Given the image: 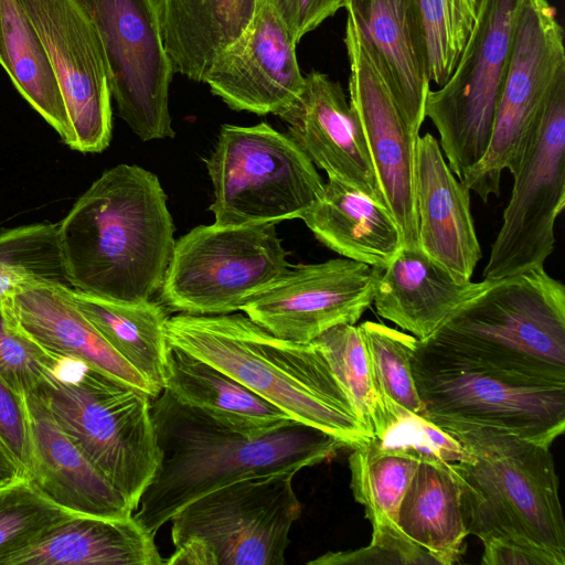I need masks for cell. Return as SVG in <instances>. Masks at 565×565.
<instances>
[{
	"instance_id": "6da1fadb",
	"label": "cell",
	"mask_w": 565,
	"mask_h": 565,
	"mask_svg": "<svg viewBox=\"0 0 565 565\" xmlns=\"http://www.w3.org/2000/svg\"><path fill=\"white\" fill-rule=\"evenodd\" d=\"M159 462L134 518L150 534L195 499L234 481L296 471L333 457L340 439L292 418L267 422L151 398Z\"/></svg>"
},
{
	"instance_id": "7a4b0ae2",
	"label": "cell",
	"mask_w": 565,
	"mask_h": 565,
	"mask_svg": "<svg viewBox=\"0 0 565 565\" xmlns=\"http://www.w3.org/2000/svg\"><path fill=\"white\" fill-rule=\"evenodd\" d=\"M173 234L158 177L136 164H118L96 179L58 223L68 284L107 300H150L162 286Z\"/></svg>"
},
{
	"instance_id": "3957f363",
	"label": "cell",
	"mask_w": 565,
	"mask_h": 565,
	"mask_svg": "<svg viewBox=\"0 0 565 565\" xmlns=\"http://www.w3.org/2000/svg\"><path fill=\"white\" fill-rule=\"evenodd\" d=\"M167 339L231 375L290 418L355 448L372 437L312 341L278 338L241 313L168 318Z\"/></svg>"
},
{
	"instance_id": "277c9868",
	"label": "cell",
	"mask_w": 565,
	"mask_h": 565,
	"mask_svg": "<svg viewBox=\"0 0 565 565\" xmlns=\"http://www.w3.org/2000/svg\"><path fill=\"white\" fill-rule=\"evenodd\" d=\"M448 433L472 457L450 463L468 535L543 550L565 565V523L550 446L491 428Z\"/></svg>"
},
{
	"instance_id": "5b68a950",
	"label": "cell",
	"mask_w": 565,
	"mask_h": 565,
	"mask_svg": "<svg viewBox=\"0 0 565 565\" xmlns=\"http://www.w3.org/2000/svg\"><path fill=\"white\" fill-rule=\"evenodd\" d=\"M428 339L514 377L565 383V286L544 267L488 280Z\"/></svg>"
},
{
	"instance_id": "8992f818",
	"label": "cell",
	"mask_w": 565,
	"mask_h": 565,
	"mask_svg": "<svg viewBox=\"0 0 565 565\" xmlns=\"http://www.w3.org/2000/svg\"><path fill=\"white\" fill-rule=\"evenodd\" d=\"M51 355L33 393L135 511L159 462L151 397L79 360Z\"/></svg>"
},
{
	"instance_id": "52a82bcc",
	"label": "cell",
	"mask_w": 565,
	"mask_h": 565,
	"mask_svg": "<svg viewBox=\"0 0 565 565\" xmlns=\"http://www.w3.org/2000/svg\"><path fill=\"white\" fill-rule=\"evenodd\" d=\"M411 365L423 416L447 431L491 428L547 446L564 433L565 383L514 377L430 339Z\"/></svg>"
},
{
	"instance_id": "ba28073f",
	"label": "cell",
	"mask_w": 565,
	"mask_h": 565,
	"mask_svg": "<svg viewBox=\"0 0 565 565\" xmlns=\"http://www.w3.org/2000/svg\"><path fill=\"white\" fill-rule=\"evenodd\" d=\"M206 169L214 194L210 211L221 225L302 218L324 185L298 145L265 121L223 125Z\"/></svg>"
},
{
	"instance_id": "9c48e42d",
	"label": "cell",
	"mask_w": 565,
	"mask_h": 565,
	"mask_svg": "<svg viewBox=\"0 0 565 565\" xmlns=\"http://www.w3.org/2000/svg\"><path fill=\"white\" fill-rule=\"evenodd\" d=\"M275 224L199 225L175 243L160 300L189 315L242 310L291 267Z\"/></svg>"
},
{
	"instance_id": "30bf717a",
	"label": "cell",
	"mask_w": 565,
	"mask_h": 565,
	"mask_svg": "<svg viewBox=\"0 0 565 565\" xmlns=\"http://www.w3.org/2000/svg\"><path fill=\"white\" fill-rule=\"evenodd\" d=\"M523 2L481 0L451 75L427 95L425 117L460 181L488 150Z\"/></svg>"
},
{
	"instance_id": "8fae6325",
	"label": "cell",
	"mask_w": 565,
	"mask_h": 565,
	"mask_svg": "<svg viewBox=\"0 0 565 565\" xmlns=\"http://www.w3.org/2000/svg\"><path fill=\"white\" fill-rule=\"evenodd\" d=\"M296 471L244 478L220 487L172 516L174 546L202 547L209 565H284L301 503Z\"/></svg>"
},
{
	"instance_id": "7c38bea8",
	"label": "cell",
	"mask_w": 565,
	"mask_h": 565,
	"mask_svg": "<svg viewBox=\"0 0 565 565\" xmlns=\"http://www.w3.org/2000/svg\"><path fill=\"white\" fill-rule=\"evenodd\" d=\"M483 280L544 267L565 206V68L557 74L530 132Z\"/></svg>"
},
{
	"instance_id": "4fadbf2b",
	"label": "cell",
	"mask_w": 565,
	"mask_h": 565,
	"mask_svg": "<svg viewBox=\"0 0 565 565\" xmlns=\"http://www.w3.org/2000/svg\"><path fill=\"white\" fill-rule=\"evenodd\" d=\"M563 68L564 31L555 8L548 0H524L488 150L461 180L482 202L499 196L503 170L516 172L530 132Z\"/></svg>"
},
{
	"instance_id": "5bb4252c",
	"label": "cell",
	"mask_w": 565,
	"mask_h": 565,
	"mask_svg": "<svg viewBox=\"0 0 565 565\" xmlns=\"http://www.w3.org/2000/svg\"><path fill=\"white\" fill-rule=\"evenodd\" d=\"M104 49L118 115L142 140L173 138L160 0H79Z\"/></svg>"
},
{
	"instance_id": "9a60e30c",
	"label": "cell",
	"mask_w": 565,
	"mask_h": 565,
	"mask_svg": "<svg viewBox=\"0 0 565 565\" xmlns=\"http://www.w3.org/2000/svg\"><path fill=\"white\" fill-rule=\"evenodd\" d=\"M33 24L64 98L73 150H105L113 110L107 62L98 32L79 0H17Z\"/></svg>"
},
{
	"instance_id": "2e32d148",
	"label": "cell",
	"mask_w": 565,
	"mask_h": 565,
	"mask_svg": "<svg viewBox=\"0 0 565 565\" xmlns=\"http://www.w3.org/2000/svg\"><path fill=\"white\" fill-rule=\"evenodd\" d=\"M379 273L344 257L297 265L242 310L278 338L312 342L332 327L359 321L373 303Z\"/></svg>"
},
{
	"instance_id": "e0dca14e",
	"label": "cell",
	"mask_w": 565,
	"mask_h": 565,
	"mask_svg": "<svg viewBox=\"0 0 565 565\" xmlns=\"http://www.w3.org/2000/svg\"><path fill=\"white\" fill-rule=\"evenodd\" d=\"M344 44L350 65L349 102L363 128L387 209L403 246L420 248L415 198V136L404 121L373 54L348 17Z\"/></svg>"
},
{
	"instance_id": "ac0fdd59",
	"label": "cell",
	"mask_w": 565,
	"mask_h": 565,
	"mask_svg": "<svg viewBox=\"0 0 565 565\" xmlns=\"http://www.w3.org/2000/svg\"><path fill=\"white\" fill-rule=\"evenodd\" d=\"M296 43L263 1L248 28L213 61L203 82L230 108L278 115L305 85Z\"/></svg>"
},
{
	"instance_id": "d6986e66",
	"label": "cell",
	"mask_w": 565,
	"mask_h": 565,
	"mask_svg": "<svg viewBox=\"0 0 565 565\" xmlns=\"http://www.w3.org/2000/svg\"><path fill=\"white\" fill-rule=\"evenodd\" d=\"M277 116L288 125V136L328 179L386 206L362 125L339 82L311 71L299 96Z\"/></svg>"
},
{
	"instance_id": "ffe728a7",
	"label": "cell",
	"mask_w": 565,
	"mask_h": 565,
	"mask_svg": "<svg viewBox=\"0 0 565 565\" xmlns=\"http://www.w3.org/2000/svg\"><path fill=\"white\" fill-rule=\"evenodd\" d=\"M409 130L419 136L430 90L425 22L419 0H345Z\"/></svg>"
},
{
	"instance_id": "44dd1931",
	"label": "cell",
	"mask_w": 565,
	"mask_h": 565,
	"mask_svg": "<svg viewBox=\"0 0 565 565\" xmlns=\"http://www.w3.org/2000/svg\"><path fill=\"white\" fill-rule=\"evenodd\" d=\"M415 198L420 248L458 281H469L481 259L470 191L445 160L438 140L418 136Z\"/></svg>"
},
{
	"instance_id": "7402d4cb",
	"label": "cell",
	"mask_w": 565,
	"mask_h": 565,
	"mask_svg": "<svg viewBox=\"0 0 565 565\" xmlns=\"http://www.w3.org/2000/svg\"><path fill=\"white\" fill-rule=\"evenodd\" d=\"M30 441L28 478L57 507L79 514L122 519L134 510L57 425L36 393L22 397Z\"/></svg>"
},
{
	"instance_id": "603a6c76",
	"label": "cell",
	"mask_w": 565,
	"mask_h": 565,
	"mask_svg": "<svg viewBox=\"0 0 565 565\" xmlns=\"http://www.w3.org/2000/svg\"><path fill=\"white\" fill-rule=\"evenodd\" d=\"M61 285L31 284L2 299L0 308L17 330L46 352L79 360L156 397L154 388L106 342Z\"/></svg>"
},
{
	"instance_id": "cb8c5ba5",
	"label": "cell",
	"mask_w": 565,
	"mask_h": 565,
	"mask_svg": "<svg viewBox=\"0 0 565 565\" xmlns=\"http://www.w3.org/2000/svg\"><path fill=\"white\" fill-rule=\"evenodd\" d=\"M487 284L488 280L458 281L422 248L403 246L380 269L373 305L379 316L418 340H426Z\"/></svg>"
},
{
	"instance_id": "d4e9b609",
	"label": "cell",
	"mask_w": 565,
	"mask_h": 565,
	"mask_svg": "<svg viewBox=\"0 0 565 565\" xmlns=\"http://www.w3.org/2000/svg\"><path fill=\"white\" fill-rule=\"evenodd\" d=\"M162 565L154 535L134 518L71 513L0 565Z\"/></svg>"
},
{
	"instance_id": "484cf974",
	"label": "cell",
	"mask_w": 565,
	"mask_h": 565,
	"mask_svg": "<svg viewBox=\"0 0 565 565\" xmlns=\"http://www.w3.org/2000/svg\"><path fill=\"white\" fill-rule=\"evenodd\" d=\"M301 220L324 246L374 268H385L403 247L390 210L334 179H328L320 199Z\"/></svg>"
},
{
	"instance_id": "4316f807",
	"label": "cell",
	"mask_w": 565,
	"mask_h": 565,
	"mask_svg": "<svg viewBox=\"0 0 565 565\" xmlns=\"http://www.w3.org/2000/svg\"><path fill=\"white\" fill-rule=\"evenodd\" d=\"M264 0H160L174 71L203 82L214 58L248 28Z\"/></svg>"
},
{
	"instance_id": "83f0119b",
	"label": "cell",
	"mask_w": 565,
	"mask_h": 565,
	"mask_svg": "<svg viewBox=\"0 0 565 565\" xmlns=\"http://www.w3.org/2000/svg\"><path fill=\"white\" fill-rule=\"evenodd\" d=\"M61 288L106 342L160 394L170 348L163 307L151 300H107L67 285Z\"/></svg>"
},
{
	"instance_id": "f1b7e54d",
	"label": "cell",
	"mask_w": 565,
	"mask_h": 565,
	"mask_svg": "<svg viewBox=\"0 0 565 565\" xmlns=\"http://www.w3.org/2000/svg\"><path fill=\"white\" fill-rule=\"evenodd\" d=\"M396 523L441 565L460 559L468 532L461 513L460 489L450 463H418L401 501Z\"/></svg>"
},
{
	"instance_id": "f546056e",
	"label": "cell",
	"mask_w": 565,
	"mask_h": 565,
	"mask_svg": "<svg viewBox=\"0 0 565 565\" xmlns=\"http://www.w3.org/2000/svg\"><path fill=\"white\" fill-rule=\"evenodd\" d=\"M0 65L31 107L71 141V125L46 51L17 0H0Z\"/></svg>"
},
{
	"instance_id": "4dcf8cb0",
	"label": "cell",
	"mask_w": 565,
	"mask_h": 565,
	"mask_svg": "<svg viewBox=\"0 0 565 565\" xmlns=\"http://www.w3.org/2000/svg\"><path fill=\"white\" fill-rule=\"evenodd\" d=\"M164 388L185 404L215 413L267 422L290 418L231 375L174 347L168 352Z\"/></svg>"
},
{
	"instance_id": "1f68e13d",
	"label": "cell",
	"mask_w": 565,
	"mask_h": 565,
	"mask_svg": "<svg viewBox=\"0 0 565 565\" xmlns=\"http://www.w3.org/2000/svg\"><path fill=\"white\" fill-rule=\"evenodd\" d=\"M371 426L365 445L383 454L399 455L419 462L471 461L470 452L450 433L426 417L406 409L386 396Z\"/></svg>"
},
{
	"instance_id": "d6a6232c",
	"label": "cell",
	"mask_w": 565,
	"mask_h": 565,
	"mask_svg": "<svg viewBox=\"0 0 565 565\" xmlns=\"http://www.w3.org/2000/svg\"><path fill=\"white\" fill-rule=\"evenodd\" d=\"M36 282L70 286L58 223L40 222L0 231V303Z\"/></svg>"
},
{
	"instance_id": "836d02e7",
	"label": "cell",
	"mask_w": 565,
	"mask_h": 565,
	"mask_svg": "<svg viewBox=\"0 0 565 565\" xmlns=\"http://www.w3.org/2000/svg\"><path fill=\"white\" fill-rule=\"evenodd\" d=\"M418 463L409 457L376 452L365 444L353 448L349 457L350 486L369 521L375 516L397 521L401 501Z\"/></svg>"
},
{
	"instance_id": "e575fe53",
	"label": "cell",
	"mask_w": 565,
	"mask_h": 565,
	"mask_svg": "<svg viewBox=\"0 0 565 565\" xmlns=\"http://www.w3.org/2000/svg\"><path fill=\"white\" fill-rule=\"evenodd\" d=\"M313 342L324 355L356 415L371 431L373 419L383 406V398L377 392L359 327H332Z\"/></svg>"
},
{
	"instance_id": "d590c367",
	"label": "cell",
	"mask_w": 565,
	"mask_h": 565,
	"mask_svg": "<svg viewBox=\"0 0 565 565\" xmlns=\"http://www.w3.org/2000/svg\"><path fill=\"white\" fill-rule=\"evenodd\" d=\"M358 327L379 394L423 416L411 365L418 339L380 322L365 321Z\"/></svg>"
},
{
	"instance_id": "8d00e7d4",
	"label": "cell",
	"mask_w": 565,
	"mask_h": 565,
	"mask_svg": "<svg viewBox=\"0 0 565 565\" xmlns=\"http://www.w3.org/2000/svg\"><path fill=\"white\" fill-rule=\"evenodd\" d=\"M481 0H419L426 28L430 82H447L476 20Z\"/></svg>"
},
{
	"instance_id": "74e56055",
	"label": "cell",
	"mask_w": 565,
	"mask_h": 565,
	"mask_svg": "<svg viewBox=\"0 0 565 565\" xmlns=\"http://www.w3.org/2000/svg\"><path fill=\"white\" fill-rule=\"evenodd\" d=\"M71 513L44 498L29 478L0 486V563Z\"/></svg>"
},
{
	"instance_id": "f35d334b",
	"label": "cell",
	"mask_w": 565,
	"mask_h": 565,
	"mask_svg": "<svg viewBox=\"0 0 565 565\" xmlns=\"http://www.w3.org/2000/svg\"><path fill=\"white\" fill-rule=\"evenodd\" d=\"M373 534L371 543L359 550L329 552L308 564L312 565H441L429 551L412 541L387 516L370 520Z\"/></svg>"
},
{
	"instance_id": "ab89813d",
	"label": "cell",
	"mask_w": 565,
	"mask_h": 565,
	"mask_svg": "<svg viewBox=\"0 0 565 565\" xmlns=\"http://www.w3.org/2000/svg\"><path fill=\"white\" fill-rule=\"evenodd\" d=\"M52 355L17 330L0 308V376L18 396L33 393Z\"/></svg>"
},
{
	"instance_id": "60d3db41",
	"label": "cell",
	"mask_w": 565,
	"mask_h": 565,
	"mask_svg": "<svg viewBox=\"0 0 565 565\" xmlns=\"http://www.w3.org/2000/svg\"><path fill=\"white\" fill-rule=\"evenodd\" d=\"M280 18L294 42L344 7L345 0H264Z\"/></svg>"
},
{
	"instance_id": "b9f144b4",
	"label": "cell",
	"mask_w": 565,
	"mask_h": 565,
	"mask_svg": "<svg viewBox=\"0 0 565 565\" xmlns=\"http://www.w3.org/2000/svg\"><path fill=\"white\" fill-rule=\"evenodd\" d=\"M0 437L26 471L30 467V441L24 404L0 376Z\"/></svg>"
},
{
	"instance_id": "7bdbcfd3",
	"label": "cell",
	"mask_w": 565,
	"mask_h": 565,
	"mask_svg": "<svg viewBox=\"0 0 565 565\" xmlns=\"http://www.w3.org/2000/svg\"><path fill=\"white\" fill-rule=\"evenodd\" d=\"M481 563L484 565H562L551 553L509 541L483 543Z\"/></svg>"
},
{
	"instance_id": "ee69618b",
	"label": "cell",
	"mask_w": 565,
	"mask_h": 565,
	"mask_svg": "<svg viewBox=\"0 0 565 565\" xmlns=\"http://www.w3.org/2000/svg\"><path fill=\"white\" fill-rule=\"evenodd\" d=\"M28 478V471L0 437V486Z\"/></svg>"
}]
</instances>
